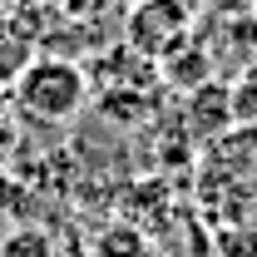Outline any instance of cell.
<instances>
[{
  "instance_id": "cell-1",
  "label": "cell",
  "mask_w": 257,
  "mask_h": 257,
  "mask_svg": "<svg viewBox=\"0 0 257 257\" xmlns=\"http://www.w3.org/2000/svg\"><path fill=\"white\" fill-rule=\"evenodd\" d=\"M10 99L30 124H69L89 99V79L64 55H35L30 69L10 84Z\"/></svg>"
},
{
  "instance_id": "cell-2",
  "label": "cell",
  "mask_w": 257,
  "mask_h": 257,
  "mask_svg": "<svg viewBox=\"0 0 257 257\" xmlns=\"http://www.w3.org/2000/svg\"><path fill=\"white\" fill-rule=\"evenodd\" d=\"M124 35H128V45H134L139 55L163 60L168 50L183 45V35H188V10H183L178 0H144V5L128 15Z\"/></svg>"
},
{
  "instance_id": "cell-3",
  "label": "cell",
  "mask_w": 257,
  "mask_h": 257,
  "mask_svg": "<svg viewBox=\"0 0 257 257\" xmlns=\"http://www.w3.org/2000/svg\"><path fill=\"white\" fill-rule=\"evenodd\" d=\"M183 119L198 139H218L227 128L237 124L232 119V84H218V79H203L198 89H188V109H183Z\"/></svg>"
},
{
  "instance_id": "cell-4",
  "label": "cell",
  "mask_w": 257,
  "mask_h": 257,
  "mask_svg": "<svg viewBox=\"0 0 257 257\" xmlns=\"http://www.w3.org/2000/svg\"><path fill=\"white\" fill-rule=\"evenodd\" d=\"M35 55H40V45H35L30 25L20 15H0V89H10L30 69Z\"/></svg>"
},
{
  "instance_id": "cell-5",
  "label": "cell",
  "mask_w": 257,
  "mask_h": 257,
  "mask_svg": "<svg viewBox=\"0 0 257 257\" xmlns=\"http://www.w3.org/2000/svg\"><path fill=\"white\" fill-rule=\"evenodd\" d=\"M159 64H163V79H168L173 89H198L203 79H213V55L198 50V45H188V50L178 45V50H168Z\"/></svg>"
},
{
  "instance_id": "cell-6",
  "label": "cell",
  "mask_w": 257,
  "mask_h": 257,
  "mask_svg": "<svg viewBox=\"0 0 257 257\" xmlns=\"http://www.w3.org/2000/svg\"><path fill=\"white\" fill-rule=\"evenodd\" d=\"M0 257H55V242L50 232L35 223H15L5 237H0Z\"/></svg>"
},
{
  "instance_id": "cell-7",
  "label": "cell",
  "mask_w": 257,
  "mask_h": 257,
  "mask_svg": "<svg viewBox=\"0 0 257 257\" xmlns=\"http://www.w3.org/2000/svg\"><path fill=\"white\" fill-rule=\"evenodd\" d=\"M94 257H144V237H139V227H128V223L104 227V232L94 237Z\"/></svg>"
},
{
  "instance_id": "cell-8",
  "label": "cell",
  "mask_w": 257,
  "mask_h": 257,
  "mask_svg": "<svg viewBox=\"0 0 257 257\" xmlns=\"http://www.w3.org/2000/svg\"><path fill=\"white\" fill-rule=\"evenodd\" d=\"M30 218V188L15 178V173H5L0 168V223H25Z\"/></svg>"
},
{
  "instance_id": "cell-9",
  "label": "cell",
  "mask_w": 257,
  "mask_h": 257,
  "mask_svg": "<svg viewBox=\"0 0 257 257\" xmlns=\"http://www.w3.org/2000/svg\"><path fill=\"white\" fill-rule=\"evenodd\" d=\"M213 20H232V15H257V0H198Z\"/></svg>"
},
{
  "instance_id": "cell-10",
  "label": "cell",
  "mask_w": 257,
  "mask_h": 257,
  "mask_svg": "<svg viewBox=\"0 0 257 257\" xmlns=\"http://www.w3.org/2000/svg\"><path fill=\"white\" fill-rule=\"evenodd\" d=\"M10 149H15V128L0 119V168H5V159H10Z\"/></svg>"
},
{
  "instance_id": "cell-11",
  "label": "cell",
  "mask_w": 257,
  "mask_h": 257,
  "mask_svg": "<svg viewBox=\"0 0 257 257\" xmlns=\"http://www.w3.org/2000/svg\"><path fill=\"white\" fill-rule=\"evenodd\" d=\"M0 15H10V0H0Z\"/></svg>"
}]
</instances>
